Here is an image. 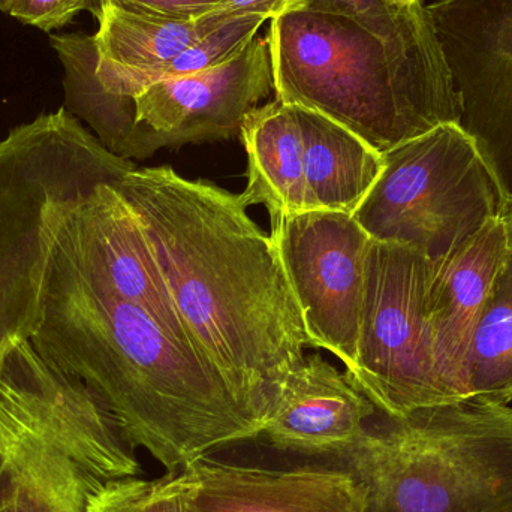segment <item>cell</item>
I'll use <instances>...</instances> for the list:
<instances>
[{
	"instance_id": "obj_29",
	"label": "cell",
	"mask_w": 512,
	"mask_h": 512,
	"mask_svg": "<svg viewBox=\"0 0 512 512\" xmlns=\"http://www.w3.org/2000/svg\"><path fill=\"white\" fill-rule=\"evenodd\" d=\"M12 2L14 0H0V11L6 12L8 14L9 8H11Z\"/></svg>"
},
{
	"instance_id": "obj_22",
	"label": "cell",
	"mask_w": 512,
	"mask_h": 512,
	"mask_svg": "<svg viewBox=\"0 0 512 512\" xmlns=\"http://www.w3.org/2000/svg\"><path fill=\"white\" fill-rule=\"evenodd\" d=\"M267 21L268 18L264 15L256 14L236 15L230 18L186 48L173 62L168 63L155 75L152 84L170 78L188 77L225 65L245 51L258 35L262 24Z\"/></svg>"
},
{
	"instance_id": "obj_25",
	"label": "cell",
	"mask_w": 512,
	"mask_h": 512,
	"mask_svg": "<svg viewBox=\"0 0 512 512\" xmlns=\"http://www.w3.org/2000/svg\"><path fill=\"white\" fill-rule=\"evenodd\" d=\"M132 14L159 20L189 21L221 11L222 0H107Z\"/></svg>"
},
{
	"instance_id": "obj_23",
	"label": "cell",
	"mask_w": 512,
	"mask_h": 512,
	"mask_svg": "<svg viewBox=\"0 0 512 512\" xmlns=\"http://www.w3.org/2000/svg\"><path fill=\"white\" fill-rule=\"evenodd\" d=\"M89 512H189L176 474L158 480L131 477L105 481L89 501Z\"/></svg>"
},
{
	"instance_id": "obj_24",
	"label": "cell",
	"mask_w": 512,
	"mask_h": 512,
	"mask_svg": "<svg viewBox=\"0 0 512 512\" xmlns=\"http://www.w3.org/2000/svg\"><path fill=\"white\" fill-rule=\"evenodd\" d=\"M99 0H14L8 14L44 32L60 29L81 11H93Z\"/></svg>"
},
{
	"instance_id": "obj_15",
	"label": "cell",
	"mask_w": 512,
	"mask_h": 512,
	"mask_svg": "<svg viewBox=\"0 0 512 512\" xmlns=\"http://www.w3.org/2000/svg\"><path fill=\"white\" fill-rule=\"evenodd\" d=\"M376 412L348 373L309 354L289 376L258 439L307 463L334 466L357 445Z\"/></svg>"
},
{
	"instance_id": "obj_11",
	"label": "cell",
	"mask_w": 512,
	"mask_h": 512,
	"mask_svg": "<svg viewBox=\"0 0 512 512\" xmlns=\"http://www.w3.org/2000/svg\"><path fill=\"white\" fill-rule=\"evenodd\" d=\"M273 93L268 39L256 36L225 65L158 81L132 102L153 156L167 147L239 137L246 116Z\"/></svg>"
},
{
	"instance_id": "obj_7",
	"label": "cell",
	"mask_w": 512,
	"mask_h": 512,
	"mask_svg": "<svg viewBox=\"0 0 512 512\" xmlns=\"http://www.w3.org/2000/svg\"><path fill=\"white\" fill-rule=\"evenodd\" d=\"M384 170L354 218L370 239L441 261L511 212L474 138L445 123L382 153Z\"/></svg>"
},
{
	"instance_id": "obj_28",
	"label": "cell",
	"mask_w": 512,
	"mask_h": 512,
	"mask_svg": "<svg viewBox=\"0 0 512 512\" xmlns=\"http://www.w3.org/2000/svg\"><path fill=\"white\" fill-rule=\"evenodd\" d=\"M8 492V478H6L5 469H3L2 460H0V511L5 508L6 501H8Z\"/></svg>"
},
{
	"instance_id": "obj_3",
	"label": "cell",
	"mask_w": 512,
	"mask_h": 512,
	"mask_svg": "<svg viewBox=\"0 0 512 512\" xmlns=\"http://www.w3.org/2000/svg\"><path fill=\"white\" fill-rule=\"evenodd\" d=\"M270 21L279 101L324 114L379 153L436 126L460 125L444 51L387 41L336 15L288 12Z\"/></svg>"
},
{
	"instance_id": "obj_16",
	"label": "cell",
	"mask_w": 512,
	"mask_h": 512,
	"mask_svg": "<svg viewBox=\"0 0 512 512\" xmlns=\"http://www.w3.org/2000/svg\"><path fill=\"white\" fill-rule=\"evenodd\" d=\"M99 83L117 98L132 99L186 48L230 18L231 12H213L198 20L170 21L123 11L107 0L93 9Z\"/></svg>"
},
{
	"instance_id": "obj_26",
	"label": "cell",
	"mask_w": 512,
	"mask_h": 512,
	"mask_svg": "<svg viewBox=\"0 0 512 512\" xmlns=\"http://www.w3.org/2000/svg\"><path fill=\"white\" fill-rule=\"evenodd\" d=\"M222 9L236 15H264L273 20L288 14L289 0H222Z\"/></svg>"
},
{
	"instance_id": "obj_13",
	"label": "cell",
	"mask_w": 512,
	"mask_h": 512,
	"mask_svg": "<svg viewBox=\"0 0 512 512\" xmlns=\"http://www.w3.org/2000/svg\"><path fill=\"white\" fill-rule=\"evenodd\" d=\"M174 474L189 512H363L357 481L339 466L271 469L206 456Z\"/></svg>"
},
{
	"instance_id": "obj_8",
	"label": "cell",
	"mask_w": 512,
	"mask_h": 512,
	"mask_svg": "<svg viewBox=\"0 0 512 512\" xmlns=\"http://www.w3.org/2000/svg\"><path fill=\"white\" fill-rule=\"evenodd\" d=\"M435 264L411 246L372 240L357 364L349 378L388 415L445 403L433 372L427 301Z\"/></svg>"
},
{
	"instance_id": "obj_20",
	"label": "cell",
	"mask_w": 512,
	"mask_h": 512,
	"mask_svg": "<svg viewBox=\"0 0 512 512\" xmlns=\"http://www.w3.org/2000/svg\"><path fill=\"white\" fill-rule=\"evenodd\" d=\"M508 254L484 306L469 363L468 399L512 403V210Z\"/></svg>"
},
{
	"instance_id": "obj_30",
	"label": "cell",
	"mask_w": 512,
	"mask_h": 512,
	"mask_svg": "<svg viewBox=\"0 0 512 512\" xmlns=\"http://www.w3.org/2000/svg\"><path fill=\"white\" fill-rule=\"evenodd\" d=\"M394 2L399 3V5H414V3L424 2V0H394Z\"/></svg>"
},
{
	"instance_id": "obj_9",
	"label": "cell",
	"mask_w": 512,
	"mask_h": 512,
	"mask_svg": "<svg viewBox=\"0 0 512 512\" xmlns=\"http://www.w3.org/2000/svg\"><path fill=\"white\" fill-rule=\"evenodd\" d=\"M270 219V237L312 348L331 352L351 373L372 239L348 213L316 210Z\"/></svg>"
},
{
	"instance_id": "obj_2",
	"label": "cell",
	"mask_w": 512,
	"mask_h": 512,
	"mask_svg": "<svg viewBox=\"0 0 512 512\" xmlns=\"http://www.w3.org/2000/svg\"><path fill=\"white\" fill-rule=\"evenodd\" d=\"M29 342L45 363L83 382L167 472L261 435L206 358L105 288L56 237Z\"/></svg>"
},
{
	"instance_id": "obj_6",
	"label": "cell",
	"mask_w": 512,
	"mask_h": 512,
	"mask_svg": "<svg viewBox=\"0 0 512 512\" xmlns=\"http://www.w3.org/2000/svg\"><path fill=\"white\" fill-rule=\"evenodd\" d=\"M65 108L0 140V357L29 340L63 216L98 186L135 170Z\"/></svg>"
},
{
	"instance_id": "obj_5",
	"label": "cell",
	"mask_w": 512,
	"mask_h": 512,
	"mask_svg": "<svg viewBox=\"0 0 512 512\" xmlns=\"http://www.w3.org/2000/svg\"><path fill=\"white\" fill-rule=\"evenodd\" d=\"M135 448L104 403L29 340L3 352L0 460L27 511L89 512L105 481L140 477Z\"/></svg>"
},
{
	"instance_id": "obj_12",
	"label": "cell",
	"mask_w": 512,
	"mask_h": 512,
	"mask_svg": "<svg viewBox=\"0 0 512 512\" xmlns=\"http://www.w3.org/2000/svg\"><path fill=\"white\" fill-rule=\"evenodd\" d=\"M56 239L105 288L192 346L152 242L117 186H98L75 204L60 221Z\"/></svg>"
},
{
	"instance_id": "obj_18",
	"label": "cell",
	"mask_w": 512,
	"mask_h": 512,
	"mask_svg": "<svg viewBox=\"0 0 512 512\" xmlns=\"http://www.w3.org/2000/svg\"><path fill=\"white\" fill-rule=\"evenodd\" d=\"M240 138L248 153L243 206L262 204L277 216L304 212V141L295 105L274 98L246 116Z\"/></svg>"
},
{
	"instance_id": "obj_17",
	"label": "cell",
	"mask_w": 512,
	"mask_h": 512,
	"mask_svg": "<svg viewBox=\"0 0 512 512\" xmlns=\"http://www.w3.org/2000/svg\"><path fill=\"white\" fill-rule=\"evenodd\" d=\"M295 108L304 141V212L354 216L384 170L382 153L324 114Z\"/></svg>"
},
{
	"instance_id": "obj_4",
	"label": "cell",
	"mask_w": 512,
	"mask_h": 512,
	"mask_svg": "<svg viewBox=\"0 0 512 512\" xmlns=\"http://www.w3.org/2000/svg\"><path fill=\"white\" fill-rule=\"evenodd\" d=\"M334 466L363 512H496L512 504V405L481 399L379 411Z\"/></svg>"
},
{
	"instance_id": "obj_21",
	"label": "cell",
	"mask_w": 512,
	"mask_h": 512,
	"mask_svg": "<svg viewBox=\"0 0 512 512\" xmlns=\"http://www.w3.org/2000/svg\"><path fill=\"white\" fill-rule=\"evenodd\" d=\"M288 12H315L357 21L387 41L426 51H444L424 2L394 0H289Z\"/></svg>"
},
{
	"instance_id": "obj_31",
	"label": "cell",
	"mask_w": 512,
	"mask_h": 512,
	"mask_svg": "<svg viewBox=\"0 0 512 512\" xmlns=\"http://www.w3.org/2000/svg\"><path fill=\"white\" fill-rule=\"evenodd\" d=\"M496 512H512V504L508 505V507L502 508V510Z\"/></svg>"
},
{
	"instance_id": "obj_1",
	"label": "cell",
	"mask_w": 512,
	"mask_h": 512,
	"mask_svg": "<svg viewBox=\"0 0 512 512\" xmlns=\"http://www.w3.org/2000/svg\"><path fill=\"white\" fill-rule=\"evenodd\" d=\"M117 189L152 242L189 342L264 429L312 348L273 240L239 195L171 167L135 168Z\"/></svg>"
},
{
	"instance_id": "obj_10",
	"label": "cell",
	"mask_w": 512,
	"mask_h": 512,
	"mask_svg": "<svg viewBox=\"0 0 512 512\" xmlns=\"http://www.w3.org/2000/svg\"><path fill=\"white\" fill-rule=\"evenodd\" d=\"M474 138L512 210V0L426 5Z\"/></svg>"
},
{
	"instance_id": "obj_19",
	"label": "cell",
	"mask_w": 512,
	"mask_h": 512,
	"mask_svg": "<svg viewBox=\"0 0 512 512\" xmlns=\"http://www.w3.org/2000/svg\"><path fill=\"white\" fill-rule=\"evenodd\" d=\"M62 62L65 110L86 123L105 149L126 161L152 158L146 137L135 120L134 102L105 92L96 74L95 35L63 33L50 38Z\"/></svg>"
},
{
	"instance_id": "obj_14",
	"label": "cell",
	"mask_w": 512,
	"mask_h": 512,
	"mask_svg": "<svg viewBox=\"0 0 512 512\" xmlns=\"http://www.w3.org/2000/svg\"><path fill=\"white\" fill-rule=\"evenodd\" d=\"M508 254L504 219L435 264L427 301L433 372L445 403L468 399L475 333L490 289Z\"/></svg>"
},
{
	"instance_id": "obj_27",
	"label": "cell",
	"mask_w": 512,
	"mask_h": 512,
	"mask_svg": "<svg viewBox=\"0 0 512 512\" xmlns=\"http://www.w3.org/2000/svg\"><path fill=\"white\" fill-rule=\"evenodd\" d=\"M8 501H6L5 508L0 512H29L21 504L20 498H18L17 492L12 489L11 483H9Z\"/></svg>"
}]
</instances>
